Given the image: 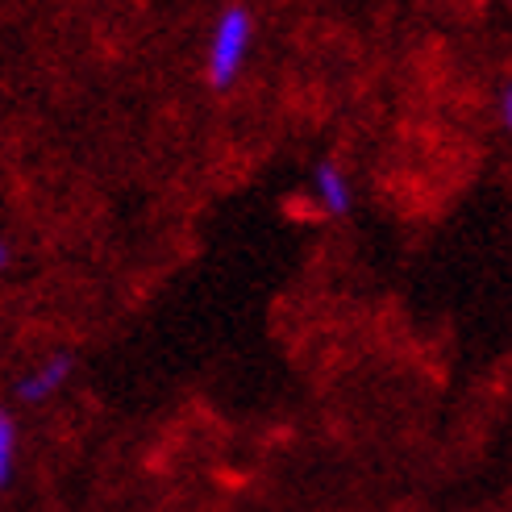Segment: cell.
I'll use <instances>...</instances> for the list:
<instances>
[{
  "label": "cell",
  "instance_id": "5b68a950",
  "mask_svg": "<svg viewBox=\"0 0 512 512\" xmlns=\"http://www.w3.org/2000/svg\"><path fill=\"white\" fill-rule=\"evenodd\" d=\"M500 125H504V130L512 125V88H508V80L500 84Z\"/></svg>",
  "mask_w": 512,
  "mask_h": 512
},
{
  "label": "cell",
  "instance_id": "3957f363",
  "mask_svg": "<svg viewBox=\"0 0 512 512\" xmlns=\"http://www.w3.org/2000/svg\"><path fill=\"white\" fill-rule=\"evenodd\" d=\"M313 192H317V200L325 204V213H334V217L350 213V204H354L350 179H346V171H342L334 159H321V163L313 167Z\"/></svg>",
  "mask_w": 512,
  "mask_h": 512
},
{
  "label": "cell",
  "instance_id": "8992f818",
  "mask_svg": "<svg viewBox=\"0 0 512 512\" xmlns=\"http://www.w3.org/2000/svg\"><path fill=\"white\" fill-rule=\"evenodd\" d=\"M13 267V242L9 238H0V275H5Z\"/></svg>",
  "mask_w": 512,
  "mask_h": 512
},
{
  "label": "cell",
  "instance_id": "277c9868",
  "mask_svg": "<svg viewBox=\"0 0 512 512\" xmlns=\"http://www.w3.org/2000/svg\"><path fill=\"white\" fill-rule=\"evenodd\" d=\"M17 463H21V425L13 408L0 404V496L13 488Z\"/></svg>",
  "mask_w": 512,
  "mask_h": 512
},
{
  "label": "cell",
  "instance_id": "7a4b0ae2",
  "mask_svg": "<svg viewBox=\"0 0 512 512\" xmlns=\"http://www.w3.org/2000/svg\"><path fill=\"white\" fill-rule=\"evenodd\" d=\"M75 354L71 350H59V354H50V358H42L38 367H30L25 375H17V383H13V400L17 404H46L50 396H59L67 383H71V375H75Z\"/></svg>",
  "mask_w": 512,
  "mask_h": 512
},
{
  "label": "cell",
  "instance_id": "6da1fadb",
  "mask_svg": "<svg viewBox=\"0 0 512 512\" xmlns=\"http://www.w3.org/2000/svg\"><path fill=\"white\" fill-rule=\"evenodd\" d=\"M250 46H254V13L246 5H225L221 17L213 21L209 50H204V80H209L213 92H229L238 84Z\"/></svg>",
  "mask_w": 512,
  "mask_h": 512
}]
</instances>
